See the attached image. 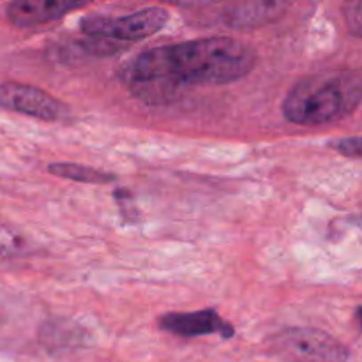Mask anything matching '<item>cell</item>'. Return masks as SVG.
Instances as JSON below:
<instances>
[{"mask_svg":"<svg viewBox=\"0 0 362 362\" xmlns=\"http://www.w3.org/2000/svg\"><path fill=\"white\" fill-rule=\"evenodd\" d=\"M257 53L232 37H207L145 49L126 64L124 83L151 105L175 101L193 85H225L253 71Z\"/></svg>","mask_w":362,"mask_h":362,"instance_id":"obj_1","label":"cell"},{"mask_svg":"<svg viewBox=\"0 0 362 362\" xmlns=\"http://www.w3.org/2000/svg\"><path fill=\"white\" fill-rule=\"evenodd\" d=\"M361 99V71H327L297 81L285 95L281 110L285 119L297 126H324L352 115Z\"/></svg>","mask_w":362,"mask_h":362,"instance_id":"obj_2","label":"cell"},{"mask_svg":"<svg viewBox=\"0 0 362 362\" xmlns=\"http://www.w3.org/2000/svg\"><path fill=\"white\" fill-rule=\"evenodd\" d=\"M170 20L165 7H144L126 16H85L80 28L87 37L108 39L113 42H134L158 34Z\"/></svg>","mask_w":362,"mask_h":362,"instance_id":"obj_3","label":"cell"},{"mask_svg":"<svg viewBox=\"0 0 362 362\" xmlns=\"http://www.w3.org/2000/svg\"><path fill=\"white\" fill-rule=\"evenodd\" d=\"M276 356L283 362H349L350 350L320 329L297 327L276 336Z\"/></svg>","mask_w":362,"mask_h":362,"instance_id":"obj_4","label":"cell"},{"mask_svg":"<svg viewBox=\"0 0 362 362\" xmlns=\"http://www.w3.org/2000/svg\"><path fill=\"white\" fill-rule=\"evenodd\" d=\"M0 106L21 115L35 117L39 120H64L69 117V108L55 95L42 88L18 81L0 83Z\"/></svg>","mask_w":362,"mask_h":362,"instance_id":"obj_5","label":"cell"},{"mask_svg":"<svg viewBox=\"0 0 362 362\" xmlns=\"http://www.w3.org/2000/svg\"><path fill=\"white\" fill-rule=\"evenodd\" d=\"M159 329L180 338L219 334L221 338L230 339L235 334L233 325L214 310H200L194 313H166L159 318Z\"/></svg>","mask_w":362,"mask_h":362,"instance_id":"obj_6","label":"cell"},{"mask_svg":"<svg viewBox=\"0 0 362 362\" xmlns=\"http://www.w3.org/2000/svg\"><path fill=\"white\" fill-rule=\"evenodd\" d=\"M87 2L78 0H16L6 6V16L14 27L30 28L60 20Z\"/></svg>","mask_w":362,"mask_h":362,"instance_id":"obj_7","label":"cell"},{"mask_svg":"<svg viewBox=\"0 0 362 362\" xmlns=\"http://www.w3.org/2000/svg\"><path fill=\"white\" fill-rule=\"evenodd\" d=\"M285 4L278 2H250L232 4L223 11V21L230 27H257L269 23L279 14Z\"/></svg>","mask_w":362,"mask_h":362,"instance_id":"obj_8","label":"cell"},{"mask_svg":"<svg viewBox=\"0 0 362 362\" xmlns=\"http://www.w3.org/2000/svg\"><path fill=\"white\" fill-rule=\"evenodd\" d=\"M48 172L52 175L60 177V179L83 184H98V186L117 180L113 173L103 172V170L92 168V166L78 165V163H52V165H48Z\"/></svg>","mask_w":362,"mask_h":362,"instance_id":"obj_9","label":"cell"},{"mask_svg":"<svg viewBox=\"0 0 362 362\" xmlns=\"http://www.w3.org/2000/svg\"><path fill=\"white\" fill-rule=\"evenodd\" d=\"M25 239L9 226L0 225V258L16 257L25 251Z\"/></svg>","mask_w":362,"mask_h":362,"instance_id":"obj_10","label":"cell"},{"mask_svg":"<svg viewBox=\"0 0 362 362\" xmlns=\"http://www.w3.org/2000/svg\"><path fill=\"white\" fill-rule=\"evenodd\" d=\"M329 147L334 148L341 156L350 159H359L361 158V138L359 136H350V138H338V140L329 141Z\"/></svg>","mask_w":362,"mask_h":362,"instance_id":"obj_11","label":"cell"},{"mask_svg":"<svg viewBox=\"0 0 362 362\" xmlns=\"http://www.w3.org/2000/svg\"><path fill=\"white\" fill-rule=\"evenodd\" d=\"M345 21L349 25V30L354 35L359 37L361 28H362V2L356 0V2H350L345 6Z\"/></svg>","mask_w":362,"mask_h":362,"instance_id":"obj_12","label":"cell"}]
</instances>
